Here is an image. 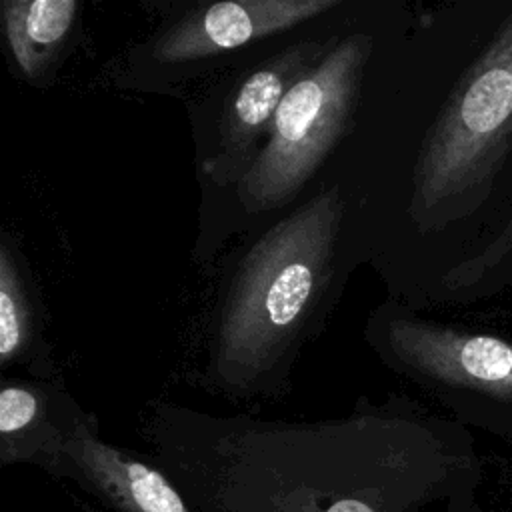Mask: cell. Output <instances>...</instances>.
<instances>
[{"mask_svg":"<svg viewBox=\"0 0 512 512\" xmlns=\"http://www.w3.org/2000/svg\"><path fill=\"white\" fill-rule=\"evenodd\" d=\"M394 424L376 408L320 424L172 410L154 444L196 512H394Z\"/></svg>","mask_w":512,"mask_h":512,"instance_id":"obj_1","label":"cell"},{"mask_svg":"<svg viewBox=\"0 0 512 512\" xmlns=\"http://www.w3.org/2000/svg\"><path fill=\"white\" fill-rule=\"evenodd\" d=\"M344 204L336 188L268 228L244 254L220 306L212 372L236 394L272 384L332 276Z\"/></svg>","mask_w":512,"mask_h":512,"instance_id":"obj_2","label":"cell"},{"mask_svg":"<svg viewBox=\"0 0 512 512\" xmlns=\"http://www.w3.org/2000/svg\"><path fill=\"white\" fill-rule=\"evenodd\" d=\"M368 52L366 34L334 40L288 90L268 140L238 182L244 208H278L316 174L352 122Z\"/></svg>","mask_w":512,"mask_h":512,"instance_id":"obj_3","label":"cell"},{"mask_svg":"<svg viewBox=\"0 0 512 512\" xmlns=\"http://www.w3.org/2000/svg\"><path fill=\"white\" fill-rule=\"evenodd\" d=\"M512 132V14L442 108L414 172L422 210L464 194L490 174Z\"/></svg>","mask_w":512,"mask_h":512,"instance_id":"obj_4","label":"cell"},{"mask_svg":"<svg viewBox=\"0 0 512 512\" xmlns=\"http://www.w3.org/2000/svg\"><path fill=\"white\" fill-rule=\"evenodd\" d=\"M368 336L398 370L512 400V344L502 338L452 330L384 308L374 312Z\"/></svg>","mask_w":512,"mask_h":512,"instance_id":"obj_5","label":"cell"},{"mask_svg":"<svg viewBox=\"0 0 512 512\" xmlns=\"http://www.w3.org/2000/svg\"><path fill=\"white\" fill-rule=\"evenodd\" d=\"M330 42H298L252 70L234 90L220 124L218 152L208 172L222 184L240 182L268 140L288 90L328 52Z\"/></svg>","mask_w":512,"mask_h":512,"instance_id":"obj_6","label":"cell"},{"mask_svg":"<svg viewBox=\"0 0 512 512\" xmlns=\"http://www.w3.org/2000/svg\"><path fill=\"white\" fill-rule=\"evenodd\" d=\"M50 474L76 482L114 512H196L162 468L100 440L90 414L74 428Z\"/></svg>","mask_w":512,"mask_h":512,"instance_id":"obj_7","label":"cell"},{"mask_svg":"<svg viewBox=\"0 0 512 512\" xmlns=\"http://www.w3.org/2000/svg\"><path fill=\"white\" fill-rule=\"evenodd\" d=\"M338 0H226L186 14L152 42L162 64H186L242 48L310 20Z\"/></svg>","mask_w":512,"mask_h":512,"instance_id":"obj_8","label":"cell"},{"mask_svg":"<svg viewBox=\"0 0 512 512\" xmlns=\"http://www.w3.org/2000/svg\"><path fill=\"white\" fill-rule=\"evenodd\" d=\"M50 384L12 380L0 390V462H28L50 472L74 428L86 418Z\"/></svg>","mask_w":512,"mask_h":512,"instance_id":"obj_9","label":"cell"},{"mask_svg":"<svg viewBox=\"0 0 512 512\" xmlns=\"http://www.w3.org/2000/svg\"><path fill=\"white\" fill-rule=\"evenodd\" d=\"M76 0H4L2 20L8 48L20 72L32 82L54 62L72 32Z\"/></svg>","mask_w":512,"mask_h":512,"instance_id":"obj_10","label":"cell"},{"mask_svg":"<svg viewBox=\"0 0 512 512\" xmlns=\"http://www.w3.org/2000/svg\"><path fill=\"white\" fill-rule=\"evenodd\" d=\"M36 336L32 294L18 256L8 242L0 246V362L8 366L30 354Z\"/></svg>","mask_w":512,"mask_h":512,"instance_id":"obj_11","label":"cell"}]
</instances>
